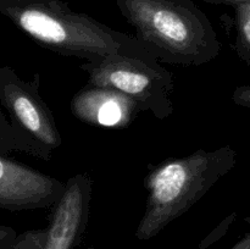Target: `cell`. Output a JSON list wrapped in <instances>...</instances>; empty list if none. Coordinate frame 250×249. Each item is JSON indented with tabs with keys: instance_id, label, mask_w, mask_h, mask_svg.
Here are the masks:
<instances>
[{
	"instance_id": "1",
	"label": "cell",
	"mask_w": 250,
	"mask_h": 249,
	"mask_svg": "<svg viewBox=\"0 0 250 249\" xmlns=\"http://www.w3.org/2000/svg\"><path fill=\"white\" fill-rule=\"evenodd\" d=\"M0 10L42 48L62 56L84 61L109 55L156 60L136 36L73 12L58 0H0Z\"/></svg>"
},
{
	"instance_id": "2",
	"label": "cell",
	"mask_w": 250,
	"mask_h": 249,
	"mask_svg": "<svg viewBox=\"0 0 250 249\" xmlns=\"http://www.w3.org/2000/svg\"><path fill=\"white\" fill-rule=\"evenodd\" d=\"M136 38L159 62L203 66L221 50L208 17L189 0H116Z\"/></svg>"
},
{
	"instance_id": "3",
	"label": "cell",
	"mask_w": 250,
	"mask_h": 249,
	"mask_svg": "<svg viewBox=\"0 0 250 249\" xmlns=\"http://www.w3.org/2000/svg\"><path fill=\"white\" fill-rule=\"evenodd\" d=\"M237 151L231 145L194 151L168 159L144 178L146 209L136 237L146 241L182 216L236 166Z\"/></svg>"
},
{
	"instance_id": "4",
	"label": "cell",
	"mask_w": 250,
	"mask_h": 249,
	"mask_svg": "<svg viewBox=\"0 0 250 249\" xmlns=\"http://www.w3.org/2000/svg\"><path fill=\"white\" fill-rule=\"evenodd\" d=\"M80 67L88 75L89 84L127 95L142 111H150L156 119L165 120L175 111L170 97L175 88L173 75L158 60L109 55L84 61Z\"/></svg>"
},
{
	"instance_id": "5",
	"label": "cell",
	"mask_w": 250,
	"mask_h": 249,
	"mask_svg": "<svg viewBox=\"0 0 250 249\" xmlns=\"http://www.w3.org/2000/svg\"><path fill=\"white\" fill-rule=\"evenodd\" d=\"M39 88L38 73L31 81H24L12 67L0 65V106L15 128L31 139L50 160L53 151L62 144V137Z\"/></svg>"
},
{
	"instance_id": "6",
	"label": "cell",
	"mask_w": 250,
	"mask_h": 249,
	"mask_svg": "<svg viewBox=\"0 0 250 249\" xmlns=\"http://www.w3.org/2000/svg\"><path fill=\"white\" fill-rule=\"evenodd\" d=\"M66 182L0 154V209L9 211L53 207Z\"/></svg>"
},
{
	"instance_id": "7",
	"label": "cell",
	"mask_w": 250,
	"mask_h": 249,
	"mask_svg": "<svg viewBox=\"0 0 250 249\" xmlns=\"http://www.w3.org/2000/svg\"><path fill=\"white\" fill-rule=\"evenodd\" d=\"M93 181L88 173H76L66 182L61 197L53 205L44 249H71L87 225Z\"/></svg>"
},
{
	"instance_id": "8",
	"label": "cell",
	"mask_w": 250,
	"mask_h": 249,
	"mask_svg": "<svg viewBox=\"0 0 250 249\" xmlns=\"http://www.w3.org/2000/svg\"><path fill=\"white\" fill-rule=\"evenodd\" d=\"M76 119L90 126L124 128L128 126L139 111L138 104L127 95L87 83L73 95L70 104Z\"/></svg>"
},
{
	"instance_id": "9",
	"label": "cell",
	"mask_w": 250,
	"mask_h": 249,
	"mask_svg": "<svg viewBox=\"0 0 250 249\" xmlns=\"http://www.w3.org/2000/svg\"><path fill=\"white\" fill-rule=\"evenodd\" d=\"M14 151L24 153L27 155L42 159V160H49L42 149H39L31 139H28L15 128L7 117L6 112L0 106V154L6 155Z\"/></svg>"
},
{
	"instance_id": "10",
	"label": "cell",
	"mask_w": 250,
	"mask_h": 249,
	"mask_svg": "<svg viewBox=\"0 0 250 249\" xmlns=\"http://www.w3.org/2000/svg\"><path fill=\"white\" fill-rule=\"evenodd\" d=\"M236 7V43L234 50L239 59L250 63V4H241Z\"/></svg>"
},
{
	"instance_id": "11",
	"label": "cell",
	"mask_w": 250,
	"mask_h": 249,
	"mask_svg": "<svg viewBox=\"0 0 250 249\" xmlns=\"http://www.w3.org/2000/svg\"><path fill=\"white\" fill-rule=\"evenodd\" d=\"M46 231H27L20 234L4 249H44Z\"/></svg>"
},
{
	"instance_id": "12",
	"label": "cell",
	"mask_w": 250,
	"mask_h": 249,
	"mask_svg": "<svg viewBox=\"0 0 250 249\" xmlns=\"http://www.w3.org/2000/svg\"><path fill=\"white\" fill-rule=\"evenodd\" d=\"M232 100L236 105L250 111V83L237 87L232 93Z\"/></svg>"
},
{
	"instance_id": "13",
	"label": "cell",
	"mask_w": 250,
	"mask_h": 249,
	"mask_svg": "<svg viewBox=\"0 0 250 249\" xmlns=\"http://www.w3.org/2000/svg\"><path fill=\"white\" fill-rule=\"evenodd\" d=\"M16 232L15 229H12L11 227L4 226V225H0V249L5 248L6 246H9L15 238H16Z\"/></svg>"
},
{
	"instance_id": "14",
	"label": "cell",
	"mask_w": 250,
	"mask_h": 249,
	"mask_svg": "<svg viewBox=\"0 0 250 249\" xmlns=\"http://www.w3.org/2000/svg\"><path fill=\"white\" fill-rule=\"evenodd\" d=\"M232 249H250V232L246 234Z\"/></svg>"
},
{
	"instance_id": "15",
	"label": "cell",
	"mask_w": 250,
	"mask_h": 249,
	"mask_svg": "<svg viewBox=\"0 0 250 249\" xmlns=\"http://www.w3.org/2000/svg\"><path fill=\"white\" fill-rule=\"evenodd\" d=\"M211 2H216V4H229L237 6L241 4H250V0H209Z\"/></svg>"
}]
</instances>
